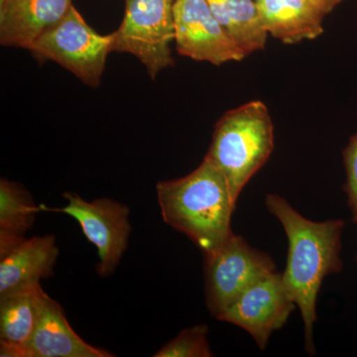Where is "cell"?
I'll return each instance as SVG.
<instances>
[{
    "label": "cell",
    "mask_w": 357,
    "mask_h": 357,
    "mask_svg": "<svg viewBox=\"0 0 357 357\" xmlns=\"http://www.w3.org/2000/svg\"><path fill=\"white\" fill-rule=\"evenodd\" d=\"M59 248L54 234L25 238L0 253V296L54 274Z\"/></svg>",
    "instance_id": "12"
},
{
    "label": "cell",
    "mask_w": 357,
    "mask_h": 357,
    "mask_svg": "<svg viewBox=\"0 0 357 357\" xmlns=\"http://www.w3.org/2000/svg\"><path fill=\"white\" fill-rule=\"evenodd\" d=\"M67 204L52 208L41 204L42 211H57L76 220L89 243L98 249L96 266L102 277L112 275L128 248L131 234L129 208L114 199L103 198L88 202L75 192H65Z\"/></svg>",
    "instance_id": "7"
},
{
    "label": "cell",
    "mask_w": 357,
    "mask_h": 357,
    "mask_svg": "<svg viewBox=\"0 0 357 357\" xmlns=\"http://www.w3.org/2000/svg\"><path fill=\"white\" fill-rule=\"evenodd\" d=\"M208 328L198 325L185 328L177 337L163 345L155 357H211L213 356L208 340Z\"/></svg>",
    "instance_id": "17"
},
{
    "label": "cell",
    "mask_w": 357,
    "mask_h": 357,
    "mask_svg": "<svg viewBox=\"0 0 357 357\" xmlns=\"http://www.w3.org/2000/svg\"><path fill=\"white\" fill-rule=\"evenodd\" d=\"M342 158L345 170L344 191L351 210V220L357 225V133L349 138L342 152Z\"/></svg>",
    "instance_id": "18"
},
{
    "label": "cell",
    "mask_w": 357,
    "mask_h": 357,
    "mask_svg": "<svg viewBox=\"0 0 357 357\" xmlns=\"http://www.w3.org/2000/svg\"><path fill=\"white\" fill-rule=\"evenodd\" d=\"M274 141L273 121L261 100L244 103L218 119L204 157L222 171L236 203L244 187L267 163Z\"/></svg>",
    "instance_id": "3"
},
{
    "label": "cell",
    "mask_w": 357,
    "mask_h": 357,
    "mask_svg": "<svg viewBox=\"0 0 357 357\" xmlns=\"http://www.w3.org/2000/svg\"><path fill=\"white\" fill-rule=\"evenodd\" d=\"M204 261L206 306L215 318L249 286L276 271L271 256L236 234L220 248L204 255Z\"/></svg>",
    "instance_id": "6"
},
{
    "label": "cell",
    "mask_w": 357,
    "mask_h": 357,
    "mask_svg": "<svg viewBox=\"0 0 357 357\" xmlns=\"http://www.w3.org/2000/svg\"><path fill=\"white\" fill-rule=\"evenodd\" d=\"M72 6V0H0V44L30 51Z\"/></svg>",
    "instance_id": "10"
},
{
    "label": "cell",
    "mask_w": 357,
    "mask_h": 357,
    "mask_svg": "<svg viewBox=\"0 0 357 357\" xmlns=\"http://www.w3.org/2000/svg\"><path fill=\"white\" fill-rule=\"evenodd\" d=\"M30 52L37 60L53 61L82 83L98 88L107 56L112 52V34L95 31L73 6L62 20L34 42Z\"/></svg>",
    "instance_id": "4"
},
{
    "label": "cell",
    "mask_w": 357,
    "mask_h": 357,
    "mask_svg": "<svg viewBox=\"0 0 357 357\" xmlns=\"http://www.w3.org/2000/svg\"><path fill=\"white\" fill-rule=\"evenodd\" d=\"M27 357H112V352L93 347L70 326L62 306L45 295L36 328L25 347Z\"/></svg>",
    "instance_id": "11"
},
{
    "label": "cell",
    "mask_w": 357,
    "mask_h": 357,
    "mask_svg": "<svg viewBox=\"0 0 357 357\" xmlns=\"http://www.w3.org/2000/svg\"><path fill=\"white\" fill-rule=\"evenodd\" d=\"M309 1L318 9L319 13L326 16L332 13L345 0H309Z\"/></svg>",
    "instance_id": "19"
},
{
    "label": "cell",
    "mask_w": 357,
    "mask_h": 357,
    "mask_svg": "<svg viewBox=\"0 0 357 357\" xmlns=\"http://www.w3.org/2000/svg\"><path fill=\"white\" fill-rule=\"evenodd\" d=\"M296 307L282 274L275 271L249 286L215 319L243 328L264 351L272 333L285 326Z\"/></svg>",
    "instance_id": "8"
},
{
    "label": "cell",
    "mask_w": 357,
    "mask_h": 357,
    "mask_svg": "<svg viewBox=\"0 0 357 357\" xmlns=\"http://www.w3.org/2000/svg\"><path fill=\"white\" fill-rule=\"evenodd\" d=\"M174 14L176 50L180 55L217 67L246 58L206 0H176Z\"/></svg>",
    "instance_id": "9"
},
{
    "label": "cell",
    "mask_w": 357,
    "mask_h": 357,
    "mask_svg": "<svg viewBox=\"0 0 357 357\" xmlns=\"http://www.w3.org/2000/svg\"><path fill=\"white\" fill-rule=\"evenodd\" d=\"M45 295L37 283L0 296V342L25 349L36 328Z\"/></svg>",
    "instance_id": "14"
},
{
    "label": "cell",
    "mask_w": 357,
    "mask_h": 357,
    "mask_svg": "<svg viewBox=\"0 0 357 357\" xmlns=\"http://www.w3.org/2000/svg\"><path fill=\"white\" fill-rule=\"evenodd\" d=\"M265 206L280 222L287 236V263L281 273L282 281L299 307L304 321L305 349L314 356L317 300L326 277L340 273L344 268L340 255L345 222L340 218L314 222L303 217L287 199L276 194L266 195Z\"/></svg>",
    "instance_id": "1"
},
{
    "label": "cell",
    "mask_w": 357,
    "mask_h": 357,
    "mask_svg": "<svg viewBox=\"0 0 357 357\" xmlns=\"http://www.w3.org/2000/svg\"><path fill=\"white\" fill-rule=\"evenodd\" d=\"M156 194L164 222L189 237L203 255L234 234L236 202L222 171L206 157L189 175L159 182Z\"/></svg>",
    "instance_id": "2"
},
{
    "label": "cell",
    "mask_w": 357,
    "mask_h": 357,
    "mask_svg": "<svg viewBox=\"0 0 357 357\" xmlns=\"http://www.w3.org/2000/svg\"><path fill=\"white\" fill-rule=\"evenodd\" d=\"M246 57L264 50L268 33L263 27L255 0H206Z\"/></svg>",
    "instance_id": "15"
},
{
    "label": "cell",
    "mask_w": 357,
    "mask_h": 357,
    "mask_svg": "<svg viewBox=\"0 0 357 357\" xmlns=\"http://www.w3.org/2000/svg\"><path fill=\"white\" fill-rule=\"evenodd\" d=\"M176 0H126L121 26L112 32V52L128 53L144 66L150 79L175 65Z\"/></svg>",
    "instance_id": "5"
},
{
    "label": "cell",
    "mask_w": 357,
    "mask_h": 357,
    "mask_svg": "<svg viewBox=\"0 0 357 357\" xmlns=\"http://www.w3.org/2000/svg\"><path fill=\"white\" fill-rule=\"evenodd\" d=\"M263 27L282 43L293 45L319 38L324 18L309 0H255Z\"/></svg>",
    "instance_id": "13"
},
{
    "label": "cell",
    "mask_w": 357,
    "mask_h": 357,
    "mask_svg": "<svg viewBox=\"0 0 357 357\" xmlns=\"http://www.w3.org/2000/svg\"><path fill=\"white\" fill-rule=\"evenodd\" d=\"M356 261H357V256H356Z\"/></svg>",
    "instance_id": "20"
},
{
    "label": "cell",
    "mask_w": 357,
    "mask_h": 357,
    "mask_svg": "<svg viewBox=\"0 0 357 357\" xmlns=\"http://www.w3.org/2000/svg\"><path fill=\"white\" fill-rule=\"evenodd\" d=\"M42 211L22 185L6 178L0 180V253L25 238Z\"/></svg>",
    "instance_id": "16"
}]
</instances>
